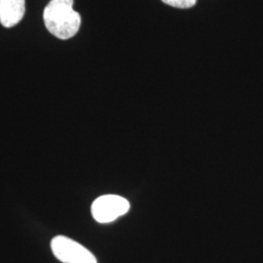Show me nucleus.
<instances>
[{"label":"nucleus","instance_id":"obj_1","mask_svg":"<svg viewBox=\"0 0 263 263\" xmlns=\"http://www.w3.org/2000/svg\"><path fill=\"white\" fill-rule=\"evenodd\" d=\"M49 32L59 39L73 37L81 25V17L73 10V0H51L43 12Z\"/></svg>","mask_w":263,"mask_h":263},{"label":"nucleus","instance_id":"obj_2","mask_svg":"<svg viewBox=\"0 0 263 263\" xmlns=\"http://www.w3.org/2000/svg\"><path fill=\"white\" fill-rule=\"evenodd\" d=\"M51 250L64 263H97L94 254L82 245L66 236H56L51 241Z\"/></svg>","mask_w":263,"mask_h":263},{"label":"nucleus","instance_id":"obj_3","mask_svg":"<svg viewBox=\"0 0 263 263\" xmlns=\"http://www.w3.org/2000/svg\"><path fill=\"white\" fill-rule=\"evenodd\" d=\"M130 210L127 199L119 195L107 194L96 199L91 212L95 220L100 223H108L124 216Z\"/></svg>","mask_w":263,"mask_h":263},{"label":"nucleus","instance_id":"obj_4","mask_svg":"<svg viewBox=\"0 0 263 263\" xmlns=\"http://www.w3.org/2000/svg\"><path fill=\"white\" fill-rule=\"evenodd\" d=\"M25 0H0V23L5 28L18 25L25 15Z\"/></svg>","mask_w":263,"mask_h":263},{"label":"nucleus","instance_id":"obj_5","mask_svg":"<svg viewBox=\"0 0 263 263\" xmlns=\"http://www.w3.org/2000/svg\"><path fill=\"white\" fill-rule=\"evenodd\" d=\"M161 1L167 5L176 7V8H180V9L191 8L197 3V0H161Z\"/></svg>","mask_w":263,"mask_h":263}]
</instances>
